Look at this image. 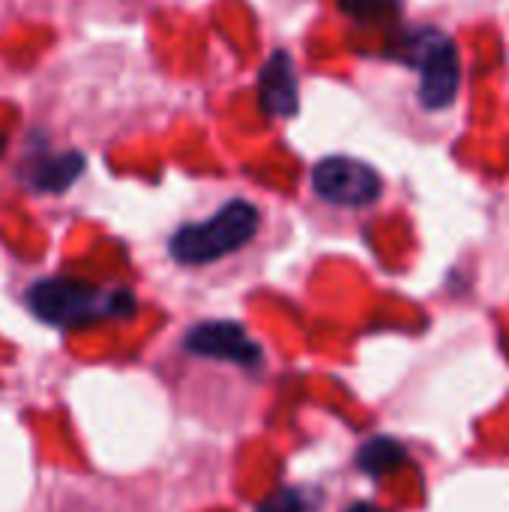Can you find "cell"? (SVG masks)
<instances>
[{"label":"cell","instance_id":"8992f818","mask_svg":"<svg viewBox=\"0 0 509 512\" xmlns=\"http://www.w3.org/2000/svg\"><path fill=\"white\" fill-rule=\"evenodd\" d=\"M258 99L264 114L270 117H294L300 105V87H297V72L294 60L285 51L270 54V60L261 69L258 78Z\"/></svg>","mask_w":509,"mask_h":512},{"label":"cell","instance_id":"8fae6325","mask_svg":"<svg viewBox=\"0 0 509 512\" xmlns=\"http://www.w3.org/2000/svg\"><path fill=\"white\" fill-rule=\"evenodd\" d=\"M348 512H384L381 507H375V504H354V507H348Z\"/></svg>","mask_w":509,"mask_h":512},{"label":"cell","instance_id":"9c48e42d","mask_svg":"<svg viewBox=\"0 0 509 512\" xmlns=\"http://www.w3.org/2000/svg\"><path fill=\"white\" fill-rule=\"evenodd\" d=\"M339 6L360 24H378L396 15V0H339Z\"/></svg>","mask_w":509,"mask_h":512},{"label":"cell","instance_id":"ba28073f","mask_svg":"<svg viewBox=\"0 0 509 512\" xmlns=\"http://www.w3.org/2000/svg\"><path fill=\"white\" fill-rule=\"evenodd\" d=\"M405 459H408L405 447L393 438H375L357 453V465L369 477H384V474L396 471L399 465H405Z\"/></svg>","mask_w":509,"mask_h":512},{"label":"cell","instance_id":"30bf717a","mask_svg":"<svg viewBox=\"0 0 509 512\" xmlns=\"http://www.w3.org/2000/svg\"><path fill=\"white\" fill-rule=\"evenodd\" d=\"M306 501H303V495L300 492H294V489H279L276 495H270L264 504H258V510L255 512H306Z\"/></svg>","mask_w":509,"mask_h":512},{"label":"cell","instance_id":"3957f363","mask_svg":"<svg viewBox=\"0 0 509 512\" xmlns=\"http://www.w3.org/2000/svg\"><path fill=\"white\" fill-rule=\"evenodd\" d=\"M408 60L420 72V102L429 111H441L453 105L462 81V63L456 42L432 27L417 30L408 39Z\"/></svg>","mask_w":509,"mask_h":512},{"label":"cell","instance_id":"6da1fadb","mask_svg":"<svg viewBox=\"0 0 509 512\" xmlns=\"http://www.w3.org/2000/svg\"><path fill=\"white\" fill-rule=\"evenodd\" d=\"M27 306L45 324L81 327L96 318H129L135 312V297L129 291L102 294L99 288L72 279H42L27 291Z\"/></svg>","mask_w":509,"mask_h":512},{"label":"cell","instance_id":"5b68a950","mask_svg":"<svg viewBox=\"0 0 509 512\" xmlns=\"http://www.w3.org/2000/svg\"><path fill=\"white\" fill-rule=\"evenodd\" d=\"M183 345L195 357L222 360V363H234L243 369H255L264 360L261 345L237 321H204L186 333Z\"/></svg>","mask_w":509,"mask_h":512},{"label":"cell","instance_id":"277c9868","mask_svg":"<svg viewBox=\"0 0 509 512\" xmlns=\"http://www.w3.org/2000/svg\"><path fill=\"white\" fill-rule=\"evenodd\" d=\"M315 192L339 207H366L381 195V174L351 156H330L312 171Z\"/></svg>","mask_w":509,"mask_h":512},{"label":"cell","instance_id":"52a82bcc","mask_svg":"<svg viewBox=\"0 0 509 512\" xmlns=\"http://www.w3.org/2000/svg\"><path fill=\"white\" fill-rule=\"evenodd\" d=\"M84 174V156L81 153H60V156H48L42 162H36L27 174L30 186L36 192H66L78 177Z\"/></svg>","mask_w":509,"mask_h":512},{"label":"cell","instance_id":"7a4b0ae2","mask_svg":"<svg viewBox=\"0 0 509 512\" xmlns=\"http://www.w3.org/2000/svg\"><path fill=\"white\" fill-rule=\"evenodd\" d=\"M261 228V213L249 201H231L207 222L186 225L171 237V255L180 264H210L243 249Z\"/></svg>","mask_w":509,"mask_h":512}]
</instances>
